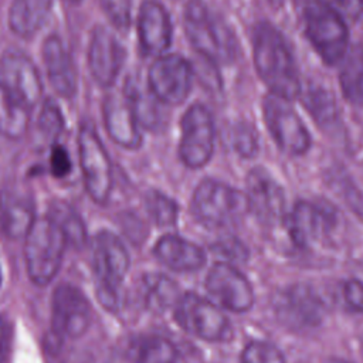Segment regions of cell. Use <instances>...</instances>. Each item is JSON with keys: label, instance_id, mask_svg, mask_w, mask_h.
<instances>
[{"label": "cell", "instance_id": "1", "mask_svg": "<svg viewBox=\"0 0 363 363\" xmlns=\"http://www.w3.org/2000/svg\"><path fill=\"white\" fill-rule=\"evenodd\" d=\"M255 71L272 95L294 101L302 92L292 52L282 34L269 23L261 21L252 31Z\"/></svg>", "mask_w": 363, "mask_h": 363}, {"label": "cell", "instance_id": "2", "mask_svg": "<svg viewBox=\"0 0 363 363\" xmlns=\"http://www.w3.org/2000/svg\"><path fill=\"white\" fill-rule=\"evenodd\" d=\"M183 26L193 48L213 64H228L235 58L237 43L228 26L200 0L187 3Z\"/></svg>", "mask_w": 363, "mask_h": 363}, {"label": "cell", "instance_id": "3", "mask_svg": "<svg viewBox=\"0 0 363 363\" xmlns=\"http://www.w3.org/2000/svg\"><path fill=\"white\" fill-rule=\"evenodd\" d=\"M24 238V261L28 278L35 285L45 286L60 271L68 240L60 225L48 216L35 218Z\"/></svg>", "mask_w": 363, "mask_h": 363}, {"label": "cell", "instance_id": "4", "mask_svg": "<svg viewBox=\"0 0 363 363\" xmlns=\"http://www.w3.org/2000/svg\"><path fill=\"white\" fill-rule=\"evenodd\" d=\"M305 33L328 65L342 62L349 51V28L343 16L322 0H308L303 6Z\"/></svg>", "mask_w": 363, "mask_h": 363}, {"label": "cell", "instance_id": "5", "mask_svg": "<svg viewBox=\"0 0 363 363\" xmlns=\"http://www.w3.org/2000/svg\"><path fill=\"white\" fill-rule=\"evenodd\" d=\"M96 295L105 309L118 308V289L129 268V254L112 231H99L91 244Z\"/></svg>", "mask_w": 363, "mask_h": 363}, {"label": "cell", "instance_id": "6", "mask_svg": "<svg viewBox=\"0 0 363 363\" xmlns=\"http://www.w3.org/2000/svg\"><path fill=\"white\" fill-rule=\"evenodd\" d=\"M247 210L245 194L214 179L200 182L191 197V213L207 228L230 227L240 221Z\"/></svg>", "mask_w": 363, "mask_h": 363}, {"label": "cell", "instance_id": "7", "mask_svg": "<svg viewBox=\"0 0 363 363\" xmlns=\"http://www.w3.org/2000/svg\"><path fill=\"white\" fill-rule=\"evenodd\" d=\"M78 157L88 196L96 204H105L113 184L112 164L99 135L89 123L79 128Z\"/></svg>", "mask_w": 363, "mask_h": 363}, {"label": "cell", "instance_id": "8", "mask_svg": "<svg viewBox=\"0 0 363 363\" xmlns=\"http://www.w3.org/2000/svg\"><path fill=\"white\" fill-rule=\"evenodd\" d=\"M173 312L179 326L199 339L223 342L231 335L230 320L221 309L214 302L194 292L183 294Z\"/></svg>", "mask_w": 363, "mask_h": 363}, {"label": "cell", "instance_id": "9", "mask_svg": "<svg viewBox=\"0 0 363 363\" xmlns=\"http://www.w3.org/2000/svg\"><path fill=\"white\" fill-rule=\"evenodd\" d=\"M179 157L184 166L200 169L208 163L214 150V121L203 104H193L180 122Z\"/></svg>", "mask_w": 363, "mask_h": 363}, {"label": "cell", "instance_id": "10", "mask_svg": "<svg viewBox=\"0 0 363 363\" xmlns=\"http://www.w3.org/2000/svg\"><path fill=\"white\" fill-rule=\"evenodd\" d=\"M265 125L277 146L292 156H301L311 146V136L289 101L277 95H267L262 102Z\"/></svg>", "mask_w": 363, "mask_h": 363}, {"label": "cell", "instance_id": "11", "mask_svg": "<svg viewBox=\"0 0 363 363\" xmlns=\"http://www.w3.org/2000/svg\"><path fill=\"white\" fill-rule=\"evenodd\" d=\"M146 84L152 94L166 106L182 105L191 89L193 68L179 54H163L155 58Z\"/></svg>", "mask_w": 363, "mask_h": 363}, {"label": "cell", "instance_id": "12", "mask_svg": "<svg viewBox=\"0 0 363 363\" xmlns=\"http://www.w3.org/2000/svg\"><path fill=\"white\" fill-rule=\"evenodd\" d=\"M91 320L92 308L86 296L71 284H60L51 299V335L61 340L78 339Z\"/></svg>", "mask_w": 363, "mask_h": 363}, {"label": "cell", "instance_id": "13", "mask_svg": "<svg viewBox=\"0 0 363 363\" xmlns=\"http://www.w3.org/2000/svg\"><path fill=\"white\" fill-rule=\"evenodd\" d=\"M0 86L30 109L40 102L43 95V81L37 65L18 50H9L0 57Z\"/></svg>", "mask_w": 363, "mask_h": 363}, {"label": "cell", "instance_id": "14", "mask_svg": "<svg viewBox=\"0 0 363 363\" xmlns=\"http://www.w3.org/2000/svg\"><path fill=\"white\" fill-rule=\"evenodd\" d=\"M206 289L223 308L242 313L254 303V292L248 279L230 262H216L207 274Z\"/></svg>", "mask_w": 363, "mask_h": 363}, {"label": "cell", "instance_id": "15", "mask_svg": "<svg viewBox=\"0 0 363 363\" xmlns=\"http://www.w3.org/2000/svg\"><path fill=\"white\" fill-rule=\"evenodd\" d=\"M125 61V50L116 35L104 26L92 30L88 45V68L94 81L109 88L115 84Z\"/></svg>", "mask_w": 363, "mask_h": 363}, {"label": "cell", "instance_id": "16", "mask_svg": "<svg viewBox=\"0 0 363 363\" xmlns=\"http://www.w3.org/2000/svg\"><path fill=\"white\" fill-rule=\"evenodd\" d=\"M274 308L279 319L294 328L318 326L325 313L322 299L306 285H292L281 291L274 299Z\"/></svg>", "mask_w": 363, "mask_h": 363}, {"label": "cell", "instance_id": "17", "mask_svg": "<svg viewBox=\"0 0 363 363\" xmlns=\"http://www.w3.org/2000/svg\"><path fill=\"white\" fill-rule=\"evenodd\" d=\"M245 196L248 210L261 223L271 225L284 218V190L265 169L255 167L248 173Z\"/></svg>", "mask_w": 363, "mask_h": 363}, {"label": "cell", "instance_id": "18", "mask_svg": "<svg viewBox=\"0 0 363 363\" xmlns=\"http://www.w3.org/2000/svg\"><path fill=\"white\" fill-rule=\"evenodd\" d=\"M136 30L145 55L155 58L163 55L172 44V20L166 7L157 0H146L140 4Z\"/></svg>", "mask_w": 363, "mask_h": 363}, {"label": "cell", "instance_id": "19", "mask_svg": "<svg viewBox=\"0 0 363 363\" xmlns=\"http://www.w3.org/2000/svg\"><path fill=\"white\" fill-rule=\"evenodd\" d=\"M35 221L34 200L28 190L7 186L0 191V231L10 240L27 235Z\"/></svg>", "mask_w": 363, "mask_h": 363}, {"label": "cell", "instance_id": "20", "mask_svg": "<svg viewBox=\"0 0 363 363\" xmlns=\"http://www.w3.org/2000/svg\"><path fill=\"white\" fill-rule=\"evenodd\" d=\"M102 118L109 138L123 149L135 150L142 145L139 122L123 95L108 94L102 104Z\"/></svg>", "mask_w": 363, "mask_h": 363}, {"label": "cell", "instance_id": "21", "mask_svg": "<svg viewBox=\"0 0 363 363\" xmlns=\"http://www.w3.org/2000/svg\"><path fill=\"white\" fill-rule=\"evenodd\" d=\"M43 61L52 89L62 98H72L77 92V71L67 47L57 34L44 40Z\"/></svg>", "mask_w": 363, "mask_h": 363}, {"label": "cell", "instance_id": "22", "mask_svg": "<svg viewBox=\"0 0 363 363\" xmlns=\"http://www.w3.org/2000/svg\"><path fill=\"white\" fill-rule=\"evenodd\" d=\"M153 254L163 265L177 272L197 271L206 264L201 247L174 234L160 237L155 244Z\"/></svg>", "mask_w": 363, "mask_h": 363}, {"label": "cell", "instance_id": "23", "mask_svg": "<svg viewBox=\"0 0 363 363\" xmlns=\"http://www.w3.org/2000/svg\"><path fill=\"white\" fill-rule=\"evenodd\" d=\"M329 213L318 204L298 201L286 217V228L298 247H306L329 227Z\"/></svg>", "mask_w": 363, "mask_h": 363}, {"label": "cell", "instance_id": "24", "mask_svg": "<svg viewBox=\"0 0 363 363\" xmlns=\"http://www.w3.org/2000/svg\"><path fill=\"white\" fill-rule=\"evenodd\" d=\"M123 95L126 96L138 122L147 130H160L166 126L162 102L152 94L147 84H142L138 78L129 77L125 82Z\"/></svg>", "mask_w": 363, "mask_h": 363}, {"label": "cell", "instance_id": "25", "mask_svg": "<svg viewBox=\"0 0 363 363\" xmlns=\"http://www.w3.org/2000/svg\"><path fill=\"white\" fill-rule=\"evenodd\" d=\"M52 9V0H11L7 23L21 38L35 35L45 24Z\"/></svg>", "mask_w": 363, "mask_h": 363}, {"label": "cell", "instance_id": "26", "mask_svg": "<svg viewBox=\"0 0 363 363\" xmlns=\"http://www.w3.org/2000/svg\"><path fill=\"white\" fill-rule=\"evenodd\" d=\"M140 295L143 305L153 312H164L174 308L179 298L177 285L163 274H147L142 278Z\"/></svg>", "mask_w": 363, "mask_h": 363}, {"label": "cell", "instance_id": "27", "mask_svg": "<svg viewBox=\"0 0 363 363\" xmlns=\"http://www.w3.org/2000/svg\"><path fill=\"white\" fill-rule=\"evenodd\" d=\"M339 84L343 96L353 105L363 108V45L352 47L345 58L339 72Z\"/></svg>", "mask_w": 363, "mask_h": 363}, {"label": "cell", "instance_id": "28", "mask_svg": "<svg viewBox=\"0 0 363 363\" xmlns=\"http://www.w3.org/2000/svg\"><path fill=\"white\" fill-rule=\"evenodd\" d=\"M30 125V108L11 96L0 86V135L9 139H20Z\"/></svg>", "mask_w": 363, "mask_h": 363}, {"label": "cell", "instance_id": "29", "mask_svg": "<svg viewBox=\"0 0 363 363\" xmlns=\"http://www.w3.org/2000/svg\"><path fill=\"white\" fill-rule=\"evenodd\" d=\"M47 216L51 217L60 225L69 244L75 247H81L85 244V224L79 214L69 204L64 201H54L50 206V211Z\"/></svg>", "mask_w": 363, "mask_h": 363}, {"label": "cell", "instance_id": "30", "mask_svg": "<svg viewBox=\"0 0 363 363\" xmlns=\"http://www.w3.org/2000/svg\"><path fill=\"white\" fill-rule=\"evenodd\" d=\"M136 363H186L180 350L166 337L150 336L139 349Z\"/></svg>", "mask_w": 363, "mask_h": 363}, {"label": "cell", "instance_id": "31", "mask_svg": "<svg viewBox=\"0 0 363 363\" xmlns=\"http://www.w3.org/2000/svg\"><path fill=\"white\" fill-rule=\"evenodd\" d=\"M303 105L320 126H329L337 119L336 101L333 95L322 86L309 88L303 96Z\"/></svg>", "mask_w": 363, "mask_h": 363}, {"label": "cell", "instance_id": "32", "mask_svg": "<svg viewBox=\"0 0 363 363\" xmlns=\"http://www.w3.org/2000/svg\"><path fill=\"white\" fill-rule=\"evenodd\" d=\"M147 213L157 227H172L177 221V204L159 190H149L145 196Z\"/></svg>", "mask_w": 363, "mask_h": 363}, {"label": "cell", "instance_id": "33", "mask_svg": "<svg viewBox=\"0 0 363 363\" xmlns=\"http://www.w3.org/2000/svg\"><path fill=\"white\" fill-rule=\"evenodd\" d=\"M241 363H285V359L274 345L254 340L244 347Z\"/></svg>", "mask_w": 363, "mask_h": 363}, {"label": "cell", "instance_id": "34", "mask_svg": "<svg viewBox=\"0 0 363 363\" xmlns=\"http://www.w3.org/2000/svg\"><path fill=\"white\" fill-rule=\"evenodd\" d=\"M38 129L44 138L54 140L61 133L64 128V119L60 108L54 104V101L47 99L43 104L40 116H38Z\"/></svg>", "mask_w": 363, "mask_h": 363}, {"label": "cell", "instance_id": "35", "mask_svg": "<svg viewBox=\"0 0 363 363\" xmlns=\"http://www.w3.org/2000/svg\"><path fill=\"white\" fill-rule=\"evenodd\" d=\"M109 23L121 31H126L132 23V0H99Z\"/></svg>", "mask_w": 363, "mask_h": 363}, {"label": "cell", "instance_id": "36", "mask_svg": "<svg viewBox=\"0 0 363 363\" xmlns=\"http://www.w3.org/2000/svg\"><path fill=\"white\" fill-rule=\"evenodd\" d=\"M231 140L235 152L244 157H252L258 150L255 132L245 123H240L234 128Z\"/></svg>", "mask_w": 363, "mask_h": 363}, {"label": "cell", "instance_id": "37", "mask_svg": "<svg viewBox=\"0 0 363 363\" xmlns=\"http://www.w3.org/2000/svg\"><path fill=\"white\" fill-rule=\"evenodd\" d=\"M50 169L54 177H65L71 172L72 169L71 157L64 146H60V145L52 146L51 155H50Z\"/></svg>", "mask_w": 363, "mask_h": 363}, {"label": "cell", "instance_id": "38", "mask_svg": "<svg viewBox=\"0 0 363 363\" xmlns=\"http://www.w3.org/2000/svg\"><path fill=\"white\" fill-rule=\"evenodd\" d=\"M214 251H217L218 254H221L223 257H225L230 261H245L248 257V251L247 248L242 245L241 241L235 240V238H225L221 240L218 242L214 244Z\"/></svg>", "mask_w": 363, "mask_h": 363}, {"label": "cell", "instance_id": "39", "mask_svg": "<svg viewBox=\"0 0 363 363\" xmlns=\"http://www.w3.org/2000/svg\"><path fill=\"white\" fill-rule=\"evenodd\" d=\"M343 296L346 303L357 311L363 312V282L357 279H349L343 286Z\"/></svg>", "mask_w": 363, "mask_h": 363}, {"label": "cell", "instance_id": "40", "mask_svg": "<svg viewBox=\"0 0 363 363\" xmlns=\"http://www.w3.org/2000/svg\"><path fill=\"white\" fill-rule=\"evenodd\" d=\"M328 4H330L332 7H335L337 11H343L346 14H349L350 17H354L360 13V3L362 0H322Z\"/></svg>", "mask_w": 363, "mask_h": 363}, {"label": "cell", "instance_id": "41", "mask_svg": "<svg viewBox=\"0 0 363 363\" xmlns=\"http://www.w3.org/2000/svg\"><path fill=\"white\" fill-rule=\"evenodd\" d=\"M10 349V330L7 326V322L0 315V363H4V360L9 356Z\"/></svg>", "mask_w": 363, "mask_h": 363}, {"label": "cell", "instance_id": "42", "mask_svg": "<svg viewBox=\"0 0 363 363\" xmlns=\"http://www.w3.org/2000/svg\"><path fill=\"white\" fill-rule=\"evenodd\" d=\"M58 363H94V360L84 352H68L62 354Z\"/></svg>", "mask_w": 363, "mask_h": 363}, {"label": "cell", "instance_id": "43", "mask_svg": "<svg viewBox=\"0 0 363 363\" xmlns=\"http://www.w3.org/2000/svg\"><path fill=\"white\" fill-rule=\"evenodd\" d=\"M269 3H271V4H275V6H277V4H279V3H281V0H269Z\"/></svg>", "mask_w": 363, "mask_h": 363}, {"label": "cell", "instance_id": "44", "mask_svg": "<svg viewBox=\"0 0 363 363\" xmlns=\"http://www.w3.org/2000/svg\"><path fill=\"white\" fill-rule=\"evenodd\" d=\"M65 1H68V3H72V4H77V3H79L81 0H65Z\"/></svg>", "mask_w": 363, "mask_h": 363}, {"label": "cell", "instance_id": "45", "mask_svg": "<svg viewBox=\"0 0 363 363\" xmlns=\"http://www.w3.org/2000/svg\"><path fill=\"white\" fill-rule=\"evenodd\" d=\"M362 352H363V335H362Z\"/></svg>", "mask_w": 363, "mask_h": 363}, {"label": "cell", "instance_id": "46", "mask_svg": "<svg viewBox=\"0 0 363 363\" xmlns=\"http://www.w3.org/2000/svg\"><path fill=\"white\" fill-rule=\"evenodd\" d=\"M0 284H1V269H0Z\"/></svg>", "mask_w": 363, "mask_h": 363}, {"label": "cell", "instance_id": "47", "mask_svg": "<svg viewBox=\"0 0 363 363\" xmlns=\"http://www.w3.org/2000/svg\"><path fill=\"white\" fill-rule=\"evenodd\" d=\"M340 363H345V362H340Z\"/></svg>", "mask_w": 363, "mask_h": 363}, {"label": "cell", "instance_id": "48", "mask_svg": "<svg viewBox=\"0 0 363 363\" xmlns=\"http://www.w3.org/2000/svg\"><path fill=\"white\" fill-rule=\"evenodd\" d=\"M362 1H363V0H362Z\"/></svg>", "mask_w": 363, "mask_h": 363}]
</instances>
